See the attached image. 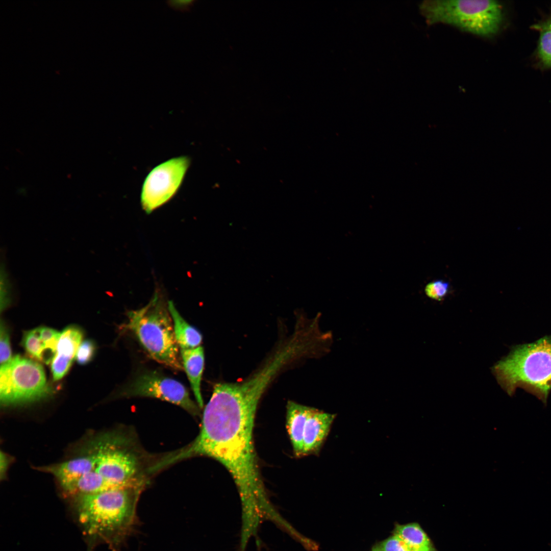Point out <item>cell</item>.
<instances>
[{
  "mask_svg": "<svg viewBox=\"0 0 551 551\" xmlns=\"http://www.w3.org/2000/svg\"><path fill=\"white\" fill-rule=\"evenodd\" d=\"M271 374L260 370L240 383H218L206 406L198 436L187 446L161 460L163 467L197 456L215 459L231 474L244 516L265 514L272 507L262 480L253 430L259 402Z\"/></svg>",
  "mask_w": 551,
  "mask_h": 551,
  "instance_id": "6da1fadb",
  "label": "cell"
},
{
  "mask_svg": "<svg viewBox=\"0 0 551 551\" xmlns=\"http://www.w3.org/2000/svg\"><path fill=\"white\" fill-rule=\"evenodd\" d=\"M143 480L106 491L79 494L78 518L88 533L116 546L134 531L136 507Z\"/></svg>",
  "mask_w": 551,
  "mask_h": 551,
  "instance_id": "7a4b0ae2",
  "label": "cell"
},
{
  "mask_svg": "<svg viewBox=\"0 0 551 551\" xmlns=\"http://www.w3.org/2000/svg\"><path fill=\"white\" fill-rule=\"evenodd\" d=\"M492 371L509 395L521 388L546 405L551 390V335L513 346Z\"/></svg>",
  "mask_w": 551,
  "mask_h": 551,
  "instance_id": "3957f363",
  "label": "cell"
},
{
  "mask_svg": "<svg viewBox=\"0 0 551 551\" xmlns=\"http://www.w3.org/2000/svg\"><path fill=\"white\" fill-rule=\"evenodd\" d=\"M128 317L124 328L135 335L153 359L173 369H182L168 305L158 293L143 308L130 311Z\"/></svg>",
  "mask_w": 551,
  "mask_h": 551,
  "instance_id": "277c9868",
  "label": "cell"
},
{
  "mask_svg": "<svg viewBox=\"0 0 551 551\" xmlns=\"http://www.w3.org/2000/svg\"><path fill=\"white\" fill-rule=\"evenodd\" d=\"M419 9L428 24H448L485 37L498 32L503 18L502 6L495 1L428 0Z\"/></svg>",
  "mask_w": 551,
  "mask_h": 551,
  "instance_id": "5b68a950",
  "label": "cell"
},
{
  "mask_svg": "<svg viewBox=\"0 0 551 551\" xmlns=\"http://www.w3.org/2000/svg\"><path fill=\"white\" fill-rule=\"evenodd\" d=\"M130 441L123 435H106L97 440L90 452L94 460L91 471L109 489L142 480L139 476L140 458Z\"/></svg>",
  "mask_w": 551,
  "mask_h": 551,
  "instance_id": "8992f818",
  "label": "cell"
},
{
  "mask_svg": "<svg viewBox=\"0 0 551 551\" xmlns=\"http://www.w3.org/2000/svg\"><path fill=\"white\" fill-rule=\"evenodd\" d=\"M51 392L44 369L38 363L16 356L0 370V399L4 405L40 399Z\"/></svg>",
  "mask_w": 551,
  "mask_h": 551,
  "instance_id": "52a82bcc",
  "label": "cell"
},
{
  "mask_svg": "<svg viewBox=\"0 0 551 551\" xmlns=\"http://www.w3.org/2000/svg\"><path fill=\"white\" fill-rule=\"evenodd\" d=\"M190 163L186 156L175 157L154 167L143 183L140 200L149 213L169 201L180 187Z\"/></svg>",
  "mask_w": 551,
  "mask_h": 551,
  "instance_id": "ba28073f",
  "label": "cell"
},
{
  "mask_svg": "<svg viewBox=\"0 0 551 551\" xmlns=\"http://www.w3.org/2000/svg\"><path fill=\"white\" fill-rule=\"evenodd\" d=\"M119 395L159 398L181 407L193 416L199 415L198 407L186 388L179 381L156 371H146L136 377L121 389Z\"/></svg>",
  "mask_w": 551,
  "mask_h": 551,
  "instance_id": "9c48e42d",
  "label": "cell"
},
{
  "mask_svg": "<svg viewBox=\"0 0 551 551\" xmlns=\"http://www.w3.org/2000/svg\"><path fill=\"white\" fill-rule=\"evenodd\" d=\"M94 466V458L90 453L65 462L42 467L40 469L52 474L63 490L72 494L79 479L92 470Z\"/></svg>",
  "mask_w": 551,
  "mask_h": 551,
  "instance_id": "30bf717a",
  "label": "cell"
},
{
  "mask_svg": "<svg viewBox=\"0 0 551 551\" xmlns=\"http://www.w3.org/2000/svg\"><path fill=\"white\" fill-rule=\"evenodd\" d=\"M83 337L81 329L75 325L65 328L61 333L56 355L52 360L51 370L53 379L58 381L68 372Z\"/></svg>",
  "mask_w": 551,
  "mask_h": 551,
  "instance_id": "8fae6325",
  "label": "cell"
},
{
  "mask_svg": "<svg viewBox=\"0 0 551 551\" xmlns=\"http://www.w3.org/2000/svg\"><path fill=\"white\" fill-rule=\"evenodd\" d=\"M335 416L312 408L304 428L303 456L319 452L330 432Z\"/></svg>",
  "mask_w": 551,
  "mask_h": 551,
  "instance_id": "7c38bea8",
  "label": "cell"
},
{
  "mask_svg": "<svg viewBox=\"0 0 551 551\" xmlns=\"http://www.w3.org/2000/svg\"><path fill=\"white\" fill-rule=\"evenodd\" d=\"M312 407L289 401L287 405L286 428L294 455L303 457V435Z\"/></svg>",
  "mask_w": 551,
  "mask_h": 551,
  "instance_id": "4fadbf2b",
  "label": "cell"
},
{
  "mask_svg": "<svg viewBox=\"0 0 551 551\" xmlns=\"http://www.w3.org/2000/svg\"><path fill=\"white\" fill-rule=\"evenodd\" d=\"M181 357L184 369L200 408L204 406L201 390L202 377L204 368V352L202 346L181 349Z\"/></svg>",
  "mask_w": 551,
  "mask_h": 551,
  "instance_id": "5bb4252c",
  "label": "cell"
},
{
  "mask_svg": "<svg viewBox=\"0 0 551 551\" xmlns=\"http://www.w3.org/2000/svg\"><path fill=\"white\" fill-rule=\"evenodd\" d=\"M58 340L43 338L37 328L24 332L21 345L30 357L48 364L56 355Z\"/></svg>",
  "mask_w": 551,
  "mask_h": 551,
  "instance_id": "9a60e30c",
  "label": "cell"
},
{
  "mask_svg": "<svg viewBox=\"0 0 551 551\" xmlns=\"http://www.w3.org/2000/svg\"><path fill=\"white\" fill-rule=\"evenodd\" d=\"M168 308L172 319L174 334L178 346L181 349L193 348L199 346L202 340V336L200 332L182 317L172 301L168 302Z\"/></svg>",
  "mask_w": 551,
  "mask_h": 551,
  "instance_id": "2e32d148",
  "label": "cell"
},
{
  "mask_svg": "<svg viewBox=\"0 0 551 551\" xmlns=\"http://www.w3.org/2000/svg\"><path fill=\"white\" fill-rule=\"evenodd\" d=\"M395 535L400 537L412 550L434 551L427 534L416 523L397 525Z\"/></svg>",
  "mask_w": 551,
  "mask_h": 551,
  "instance_id": "e0dca14e",
  "label": "cell"
},
{
  "mask_svg": "<svg viewBox=\"0 0 551 551\" xmlns=\"http://www.w3.org/2000/svg\"><path fill=\"white\" fill-rule=\"evenodd\" d=\"M534 28L540 33L538 47L539 58L543 65L551 67V18L534 25Z\"/></svg>",
  "mask_w": 551,
  "mask_h": 551,
  "instance_id": "ac0fdd59",
  "label": "cell"
},
{
  "mask_svg": "<svg viewBox=\"0 0 551 551\" xmlns=\"http://www.w3.org/2000/svg\"><path fill=\"white\" fill-rule=\"evenodd\" d=\"M449 289L448 282L437 280L428 283L424 288V292L429 298L441 300L448 294Z\"/></svg>",
  "mask_w": 551,
  "mask_h": 551,
  "instance_id": "d6986e66",
  "label": "cell"
},
{
  "mask_svg": "<svg viewBox=\"0 0 551 551\" xmlns=\"http://www.w3.org/2000/svg\"><path fill=\"white\" fill-rule=\"evenodd\" d=\"M8 331L4 323L1 321L0 329V360L1 365L11 360V349Z\"/></svg>",
  "mask_w": 551,
  "mask_h": 551,
  "instance_id": "ffe728a7",
  "label": "cell"
},
{
  "mask_svg": "<svg viewBox=\"0 0 551 551\" xmlns=\"http://www.w3.org/2000/svg\"><path fill=\"white\" fill-rule=\"evenodd\" d=\"M95 348V343L92 340L83 341L77 350L76 359L78 363L85 365L90 362L94 357Z\"/></svg>",
  "mask_w": 551,
  "mask_h": 551,
  "instance_id": "44dd1931",
  "label": "cell"
},
{
  "mask_svg": "<svg viewBox=\"0 0 551 551\" xmlns=\"http://www.w3.org/2000/svg\"><path fill=\"white\" fill-rule=\"evenodd\" d=\"M379 549L381 551H412L400 537L395 534L383 541Z\"/></svg>",
  "mask_w": 551,
  "mask_h": 551,
  "instance_id": "7402d4cb",
  "label": "cell"
},
{
  "mask_svg": "<svg viewBox=\"0 0 551 551\" xmlns=\"http://www.w3.org/2000/svg\"><path fill=\"white\" fill-rule=\"evenodd\" d=\"M1 310L5 309L9 304V281L7 278L5 271L4 273L1 271Z\"/></svg>",
  "mask_w": 551,
  "mask_h": 551,
  "instance_id": "603a6c76",
  "label": "cell"
},
{
  "mask_svg": "<svg viewBox=\"0 0 551 551\" xmlns=\"http://www.w3.org/2000/svg\"><path fill=\"white\" fill-rule=\"evenodd\" d=\"M193 0H176L167 1V5L172 9L180 11H188L193 5Z\"/></svg>",
  "mask_w": 551,
  "mask_h": 551,
  "instance_id": "cb8c5ba5",
  "label": "cell"
},
{
  "mask_svg": "<svg viewBox=\"0 0 551 551\" xmlns=\"http://www.w3.org/2000/svg\"><path fill=\"white\" fill-rule=\"evenodd\" d=\"M7 457L5 455V454H3V453H1V474H2L4 472H5V471L6 470V466H7V465H8L7 461H8L7 459Z\"/></svg>",
  "mask_w": 551,
  "mask_h": 551,
  "instance_id": "d4e9b609",
  "label": "cell"
},
{
  "mask_svg": "<svg viewBox=\"0 0 551 551\" xmlns=\"http://www.w3.org/2000/svg\"><path fill=\"white\" fill-rule=\"evenodd\" d=\"M373 551H381V550H380V549L379 548H374V549H373Z\"/></svg>",
  "mask_w": 551,
  "mask_h": 551,
  "instance_id": "484cf974",
  "label": "cell"
},
{
  "mask_svg": "<svg viewBox=\"0 0 551 551\" xmlns=\"http://www.w3.org/2000/svg\"><path fill=\"white\" fill-rule=\"evenodd\" d=\"M412 551H418V550H412Z\"/></svg>",
  "mask_w": 551,
  "mask_h": 551,
  "instance_id": "4316f807",
  "label": "cell"
}]
</instances>
